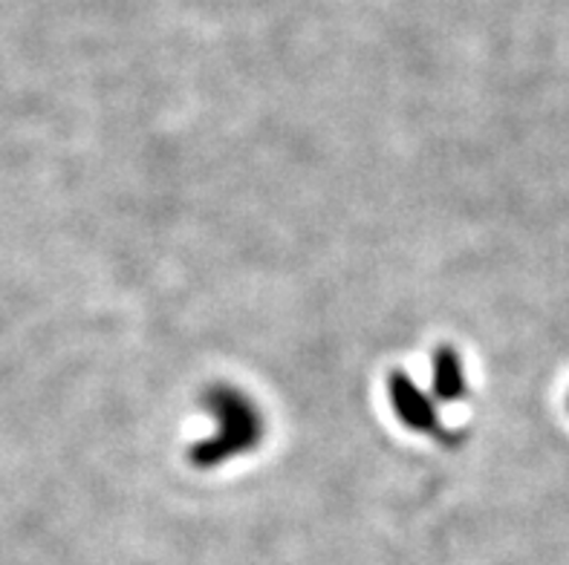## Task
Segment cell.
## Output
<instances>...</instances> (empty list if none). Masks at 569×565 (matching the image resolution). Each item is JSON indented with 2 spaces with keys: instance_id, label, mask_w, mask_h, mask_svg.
Masks as SVG:
<instances>
[{
  "instance_id": "obj_2",
  "label": "cell",
  "mask_w": 569,
  "mask_h": 565,
  "mask_svg": "<svg viewBox=\"0 0 569 565\" xmlns=\"http://www.w3.org/2000/svg\"><path fill=\"white\" fill-rule=\"evenodd\" d=\"M390 401L393 410L402 418L405 427L417 430V433H440V413H437V401L428 398L408 375L393 373L388 381Z\"/></svg>"
},
{
  "instance_id": "obj_3",
  "label": "cell",
  "mask_w": 569,
  "mask_h": 565,
  "mask_svg": "<svg viewBox=\"0 0 569 565\" xmlns=\"http://www.w3.org/2000/svg\"><path fill=\"white\" fill-rule=\"evenodd\" d=\"M433 370V401L440 404H451V401L462 398L466 393V373H462V361L455 350H437L431 361Z\"/></svg>"
},
{
  "instance_id": "obj_1",
  "label": "cell",
  "mask_w": 569,
  "mask_h": 565,
  "mask_svg": "<svg viewBox=\"0 0 569 565\" xmlns=\"http://www.w3.org/2000/svg\"><path fill=\"white\" fill-rule=\"evenodd\" d=\"M209 410L214 418V430L191 447V458L197 467H217L231 458L254 451L263 438V415L234 386H214L209 393Z\"/></svg>"
}]
</instances>
